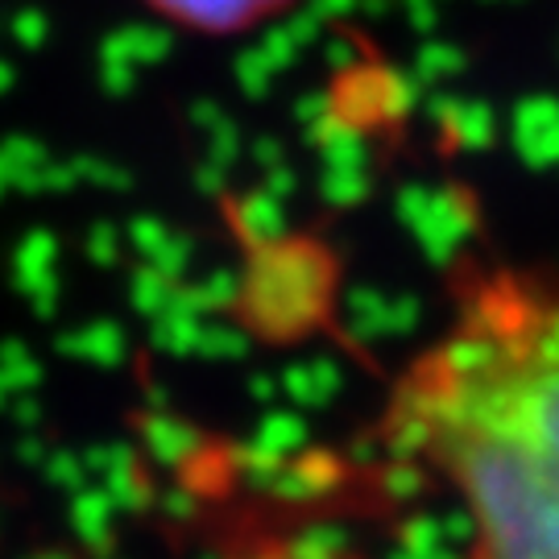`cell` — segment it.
Segmentation results:
<instances>
[{
  "instance_id": "cell-1",
  "label": "cell",
  "mask_w": 559,
  "mask_h": 559,
  "mask_svg": "<svg viewBox=\"0 0 559 559\" xmlns=\"http://www.w3.org/2000/svg\"><path fill=\"white\" fill-rule=\"evenodd\" d=\"M381 440L456 501V559H559V290L514 265L464 274Z\"/></svg>"
},
{
  "instance_id": "cell-2",
  "label": "cell",
  "mask_w": 559,
  "mask_h": 559,
  "mask_svg": "<svg viewBox=\"0 0 559 559\" xmlns=\"http://www.w3.org/2000/svg\"><path fill=\"white\" fill-rule=\"evenodd\" d=\"M141 4L179 29L203 38H233L282 17L295 0H141Z\"/></svg>"
},
{
  "instance_id": "cell-3",
  "label": "cell",
  "mask_w": 559,
  "mask_h": 559,
  "mask_svg": "<svg viewBox=\"0 0 559 559\" xmlns=\"http://www.w3.org/2000/svg\"><path fill=\"white\" fill-rule=\"evenodd\" d=\"M233 559H369L360 547L344 539H332V535H311V531H299V535H274V539H261L253 547H245L240 556Z\"/></svg>"
}]
</instances>
